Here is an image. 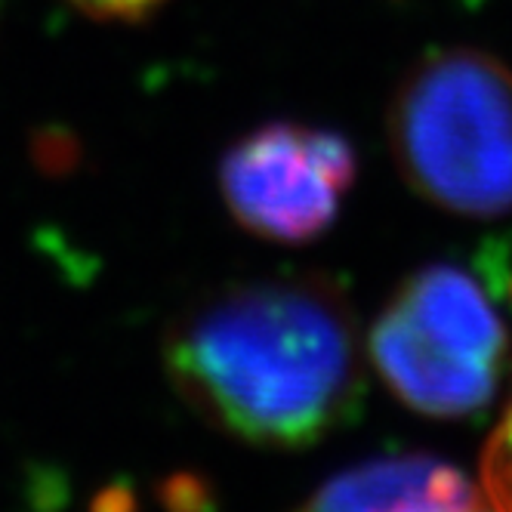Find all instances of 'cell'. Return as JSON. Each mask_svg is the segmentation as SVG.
<instances>
[{"mask_svg": "<svg viewBox=\"0 0 512 512\" xmlns=\"http://www.w3.org/2000/svg\"><path fill=\"white\" fill-rule=\"evenodd\" d=\"M164 355L210 426L260 448L321 442L364 389L352 306L321 275L219 287L173 324Z\"/></svg>", "mask_w": 512, "mask_h": 512, "instance_id": "obj_1", "label": "cell"}, {"mask_svg": "<svg viewBox=\"0 0 512 512\" xmlns=\"http://www.w3.org/2000/svg\"><path fill=\"white\" fill-rule=\"evenodd\" d=\"M389 149L432 207L469 219L512 213V68L475 47L429 53L392 96Z\"/></svg>", "mask_w": 512, "mask_h": 512, "instance_id": "obj_2", "label": "cell"}, {"mask_svg": "<svg viewBox=\"0 0 512 512\" xmlns=\"http://www.w3.org/2000/svg\"><path fill=\"white\" fill-rule=\"evenodd\" d=\"M368 352L408 408L466 417L494 398L509 358V331L482 281L432 263L401 281L377 315Z\"/></svg>", "mask_w": 512, "mask_h": 512, "instance_id": "obj_3", "label": "cell"}, {"mask_svg": "<svg viewBox=\"0 0 512 512\" xmlns=\"http://www.w3.org/2000/svg\"><path fill=\"white\" fill-rule=\"evenodd\" d=\"M352 179L355 152L340 133L287 121L241 136L219 164V192L238 226L278 244L318 238Z\"/></svg>", "mask_w": 512, "mask_h": 512, "instance_id": "obj_4", "label": "cell"}, {"mask_svg": "<svg viewBox=\"0 0 512 512\" xmlns=\"http://www.w3.org/2000/svg\"><path fill=\"white\" fill-rule=\"evenodd\" d=\"M479 494L466 475L426 454L383 457L324 482L294 512H475Z\"/></svg>", "mask_w": 512, "mask_h": 512, "instance_id": "obj_5", "label": "cell"}, {"mask_svg": "<svg viewBox=\"0 0 512 512\" xmlns=\"http://www.w3.org/2000/svg\"><path fill=\"white\" fill-rule=\"evenodd\" d=\"M482 488L491 512H512V426L500 420L482 454Z\"/></svg>", "mask_w": 512, "mask_h": 512, "instance_id": "obj_6", "label": "cell"}, {"mask_svg": "<svg viewBox=\"0 0 512 512\" xmlns=\"http://www.w3.org/2000/svg\"><path fill=\"white\" fill-rule=\"evenodd\" d=\"M71 4L102 19H139L161 7L164 0H71Z\"/></svg>", "mask_w": 512, "mask_h": 512, "instance_id": "obj_7", "label": "cell"}, {"mask_svg": "<svg viewBox=\"0 0 512 512\" xmlns=\"http://www.w3.org/2000/svg\"><path fill=\"white\" fill-rule=\"evenodd\" d=\"M503 420H506V423H509V426H512V408H509V411H506V417H503Z\"/></svg>", "mask_w": 512, "mask_h": 512, "instance_id": "obj_8", "label": "cell"}, {"mask_svg": "<svg viewBox=\"0 0 512 512\" xmlns=\"http://www.w3.org/2000/svg\"><path fill=\"white\" fill-rule=\"evenodd\" d=\"M475 512H485V509H475Z\"/></svg>", "mask_w": 512, "mask_h": 512, "instance_id": "obj_9", "label": "cell"}]
</instances>
